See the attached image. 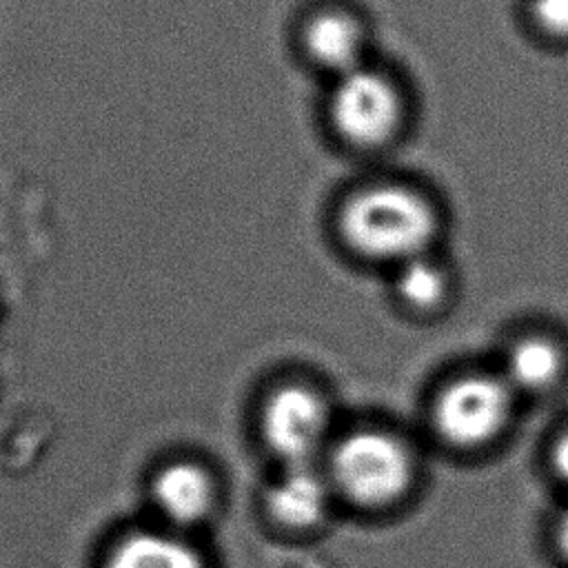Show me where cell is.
Listing matches in <instances>:
<instances>
[{
	"instance_id": "13",
	"label": "cell",
	"mask_w": 568,
	"mask_h": 568,
	"mask_svg": "<svg viewBox=\"0 0 568 568\" xmlns=\"http://www.w3.org/2000/svg\"><path fill=\"white\" fill-rule=\"evenodd\" d=\"M544 544L559 568H568V495L552 506L544 521Z\"/></svg>"
},
{
	"instance_id": "2",
	"label": "cell",
	"mask_w": 568,
	"mask_h": 568,
	"mask_svg": "<svg viewBox=\"0 0 568 568\" xmlns=\"http://www.w3.org/2000/svg\"><path fill=\"white\" fill-rule=\"evenodd\" d=\"M521 397L495 368H464L444 377L424 404V435L433 448L479 459L499 450L515 430Z\"/></svg>"
},
{
	"instance_id": "8",
	"label": "cell",
	"mask_w": 568,
	"mask_h": 568,
	"mask_svg": "<svg viewBox=\"0 0 568 568\" xmlns=\"http://www.w3.org/2000/svg\"><path fill=\"white\" fill-rule=\"evenodd\" d=\"M497 371L524 399L557 393L568 379V351L546 333H526L515 337L499 359Z\"/></svg>"
},
{
	"instance_id": "5",
	"label": "cell",
	"mask_w": 568,
	"mask_h": 568,
	"mask_svg": "<svg viewBox=\"0 0 568 568\" xmlns=\"http://www.w3.org/2000/svg\"><path fill=\"white\" fill-rule=\"evenodd\" d=\"M328 118L344 142L375 149L397 135L404 120V100L388 75L364 64L335 78Z\"/></svg>"
},
{
	"instance_id": "9",
	"label": "cell",
	"mask_w": 568,
	"mask_h": 568,
	"mask_svg": "<svg viewBox=\"0 0 568 568\" xmlns=\"http://www.w3.org/2000/svg\"><path fill=\"white\" fill-rule=\"evenodd\" d=\"M304 49L317 67L339 78L366 64V31L346 11H322L304 27Z\"/></svg>"
},
{
	"instance_id": "4",
	"label": "cell",
	"mask_w": 568,
	"mask_h": 568,
	"mask_svg": "<svg viewBox=\"0 0 568 568\" xmlns=\"http://www.w3.org/2000/svg\"><path fill=\"white\" fill-rule=\"evenodd\" d=\"M339 426L333 395L306 377L273 384L255 417L260 444L275 466L320 464Z\"/></svg>"
},
{
	"instance_id": "12",
	"label": "cell",
	"mask_w": 568,
	"mask_h": 568,
	"mask_svg": "<svg viewBox=\"0 0 568 568\" xmlns=\"http://www.w3.org/2000/svg\"><path fill=\"white\" fill-rule=\"evenodd\" d=\"M541 466L550 484L568 495V419L552 426L541 448Z\"/></svg>"
},
{
	"instance_id": "7",
	"label": "cell",
	"mask_w": 568,
	"mask_h": 568,
	"mask_svg": "<svg viewBox=\"0 0 568 568\" xmlns=\"http://www.w3.org/2000/svg\"><path fill=\"white\" fill-rule=\"evenodd\" d=\"M151 497L169 528L184 532L213 515L217 481L202 464L173 462L153 477Z\"/></svg>"
},
{
	"instance_id": "1",
	"label": "cell",
	"mask_w": 568,
	"mask_h": 568,
	"mask_svg": "<svg viewBox=\"0 0 568 568\" xmlns=\"http://www.w3.org/2000/svg\"><path fill=\"white\" fill-rule=\"evenodd\" d=\"M422 444L402 426L384 419L342 422L322 468L339 510L382 519L408 508L426 477Z\"/></svg>"
},
{
	"instance_id": "10",
	"label": "cell",
	"mask_w": 568,
	"mask_h": 568,
	"mask_svg": "<svg viewBox=\"0 0 568 568\" xmlns=\"http://www.w3.org/2000/svg\"><path fill=\"white\" fill-rule=\"evenodd\" d=\"M104 568H209L202 550L171 528H146L124 535Z\"/></svg>"
},
{
	"instance_id": "6",
	"label": "cell",
	"mask_w": 568,
	"mask_h": 568,
	"mask_svg": "<svg viewBox=\"0 0 568 568\" xmlns=\"http://www.w3.org/2000/svg\"><path fill=\"white\" fill-rule=\"evenodd\" d=\"M260 508L275 532L304 541L320 537L339 513L322 464L275 466L262 488Z\"/></svg>"
},
{
	"instance_id": "3",
	"label": "cell",
	"mask_w": 568,
	"mask_h": 568,
	"mask_svg": "<svg viewBox=\"0 0 568 568\" xmlns=\"http://www.w3.org/2000/svg\"><path fill=\"white\" fill-rule=\"evenodd\" d=\"M337 231L357 255L399 266L428 253L439 235V215L415 189L375 184L355 191L342 204Z\"/></svg>"
},
{
	"instance_id": "14",
	"label": "cell",
	"mask_w": 568,
	"mask_h": 568,
	"mask_svg": "<svg viewBox=\"0 0 568 568\" xmlns=\"http://www.w3.org/2000/svg\"><path fill=\"white\" fill-rule=\"evenodd\" d=\"M528 16L541 33L568 38V0H528Z\"/></svg>"
},
{
	"instance_id": "11",
	"label": "cell",
	"mask_w": 568,
	"mask_h": 568,
	"mask_svg": "<svg viewBox=\"0 0 568 568\" xmlns=\"http://www.w3.org/2000/svg\"><path fill=\"white\" fill-rule=\"evenodd\" d=\"M448 273L433 257L419 255L397 266L395 271V295L415 313H433L448 297Z\"/></svg>"
}]
</instances>
